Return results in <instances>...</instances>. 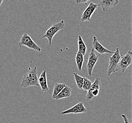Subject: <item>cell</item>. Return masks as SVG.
Here are the masks:
<instances>
[{
	"label": "cell",
	"instance_id": "4fadbf2b",
	"mask_svg": "<svg viewBox=\"0 0 132 123\" xmlns=\"http://www.w3.org/2000/svg\"><path fill=\"white\" fill-rule=\"evenodd\" d=\"M72 89L70 87L66 85V86L63 88L62 90L60 92L56 97L55 98L56 100H59V99H65L66 98H68L71 95Z\"/></svg>",
	"mask_w": 132,
	"mask_h": 123
},
{
	"label": "cell",
	"instance_id": "52a82bcc",
	"mask_svg": "<svg viewBox=\"0 0 132 123\" xmlns=\"http://www.w3.org/2000/svg\"><path fill=\"white\" fill-rule=\"evenodd\" d=\"M132 53L131 51L128 52L126 55L121 56L119 63L118 64V67L121 69V71L123 73L126 71V69L132 64Z\"/></svg>",
	"mask_w": 132,
	"mask_h": 123
},
{
	"label": "cell",
	"instance_id": "d6986e66",
	"mask_svg": "<svg viewBox=\"0 0 132 123\" xmlns=\"http://www.w3.org/2000/svg\"><path fill=\"white\" fill-rule=\"evenodd\" d=\"M121 116H122V117H123V121H124V123H130V122H129L128 119V118H127V116H126V115H125V114H122Z\"/></svg>",
	"mask_w": 132,
	"mask_h": 123
},
{
	"label": "cell",
	"instance_id": "ac0fdd59",
	"mask_svg": "<svg viewBox=\"0 0 132 123\" xmlns=\"http://www.w3.org/2000/svg\"><path fill=\"white\" fill-rule=\"evenodd\" d=\"M92 84V81L89 80L88 79L84 77V81H83L82 89L84 90L88 91L89 90Z\"/></svg>",
	"mask_w": 132,
	"mask_h": 123
},
{
	"label": "cell",
	"instance_id": "9c48e42d",
	"mask_svg": "<svg viewBox=\"0 0 132 123\" xmlns=\"http://www.w3.org/2000/svg\"><path fill=\"white\" fill-rule=\"evenodd\" d=\"M87 108L85 107L83 102H79L71 108L65 111L61 112V114L66 115L69 114H81L87 112Z\"/></svg>",
	"mask_w": 132,
	"mask_h": 123
},
{
	"label": "cell",
	"instance_id": "277c9868",
	"mask_svg": "<svg viewBox=\"0 0 132 123\" xmlns=\"http://www.w3.org/2000/svg\"><path fill=\"white\" fill-rule=\"evenodd\" d=\"M101 87V80L99 77H96L95 81L91 85L89 90L87 91L86 99L87 101L95 99L99 95Z\"/></svg>",
	"mask_w": 132,
	"mask_h": 123
},
{
	"label": "cell",
	"instance_id": "7c38bea8",
	"mask_svg": "<svg viewBox=\"0 0 132 123\" xmlns=\"http://www.w3.org/2000/svg\"><path fill=\"white\" fill-rule=\"evenodd\" d=\"M38 82L42 91L46 92L48 90L46 70H44L42 72L41 74L38 78Z\"/></svg>",
	"mask_w": 132,
	"mask_h": 123
},
{
	"label": "cell",
	"instance_id": "5bb4252c",
	"mask_svg": "<svg viewBox=\"0 0 132 123\" xmlns=\"http://www.w3.org/2000/svg\"><path fill=\"white\" fill-rule=\"evenodd\" d=\"M78 51L81 53L84 56L86 55L87 51V48L86 45L84 40L82 39V36L79 35L78 37Z\"/></svg>",
	"mask_w": 132,
	"mask_h": 123
},
{
	"label": "cell",
	"instance_id": "9a60e30c",
	"mask_svg": "<svg viewBox=\"0 0 132 123\" xmlns=\"http://www.w3.org/2000/svg\"><path fill=\"white\" fill-rule=\"evenodd\" d=\"M75 60H76V63L78 69L79 71H81L83 63H84V55L82 54L81 53H80L78 51L76 55Z\"/></svg>",
	"mask_w": 132,
	"mask_h": 123
},
{
	"label": "cell",
	"instance_id": "ffe728a7",
	"mask_svg": "<svg viewBox=\"0 0 132 123\" xmlns=\"http://www.w3.org/2000/svg\"><path fill=\"white\" fill-rule=\"evenodd\" d=\"M89 0H76L77 3H86Z\"/></svg>",
	"mask_w": 132,
	"mask_h": 123
},
{
	"label": "cell",
	"instance_id": "3957f363",
	"mask_svg": "<svg viewBox=\"0 0 132 123\" xmlns=\"http://www.w3.org/2000/svg\"><path fill=\"white\" fill-rule=\"evenodd\" d=\"M121 56L119 48H117L112 56L109 57V65L107 72L108 76H110L112 73L115 72L118 70V64Z\"/></svg>",
	"mask_w": 132,
	"mask_h": 123
},
{
	"label": "cell",
	"instance_id": "e0dca14e",
	"mask_svg": "<svg viewBox=\"0 0 132 123\" xmlns=\"http://www.w3.org/2000/svg\"><path fill=\"white\" fill-rule=\"evenodd\" d=\"M73 75L75 78V81L77 84V86L79 89H82L84 77L79 75L77 72H74Z\"/></svg>",
	"mask_w": 132,
	"mask_h": 123
},
{
	"label": "cell",
	"instance_id": "6da1fadb",
	"mask_svg": "<svg viewBox=\"0 0 132 123\" xmlns=\"http://www.w3.org/2000/svg\"><path fill=\"white\" fill-rule=\"evenodd\" d=\"M21 86L23 88L39 86L36 67H35L30 71L24 74L21 81Z\"/></svg>",
	"mask_w": 132,
	"mask_h": 123
},
{
	"label": "cell",
	"instance_id": "ba28073f",
	"mask_svg": "<svg viewBox=\"0 0 132 123\" xmlns=\"http://www.w3.org/2000/svg\"><path fill=\"white\" fill-rule=\"evenodd\" d=\"M99 4L96 3H90L87 8L84 11L82 15H81V21H89L93 13L98 8Z\"/></svg>",
	"mask_w": 132,
	"mask_h": 123
},
{
	"label": "cell",
	"instance_id": "2e32d148",
	"mask_svg": "<svg viewBox=\"0 0 132 123\" xmlns=\"http://www.w3.org/2000/svg\"><path fill=\"white\" fill-rule=\"evenodd\" d=\"M66 84L64 83H56L54 84L53 91L52 95V97L55 99L56 96L60 93V91L62 90L63 88L66 86Z\"/></svg>",
	"mask_w": 132,
	"mask_h": 123
},
{
	"label": "cell",
	"instance_id": "30bf717a",
	"mask_svg": "<svg viewBox=\"0 0 132 123\" xmlns=\"http://www.w3.org/2000/svg\"><path fill=\"white\" fill-rule=\"evenodd\" d=\"M93 48L95 51H96L100 54H103L105 53L108 54H114V52L110 51L108 49L103 46L98 41V39L96 36H93V42H92Z\"/></svg>",
	"mask_w": 132,
	"mask_h": 123
},
{
	"label": "cell",
	"instance_id": "8fae6325",
	"mask_svg": "<svg viewBox=\"0 0 132 123\" xmlns=\"http://www.w3.org/2000/svg\"><path fill=\"white\" fill-rule=\"evenodd\" d=\"M120 0H99V5L101 6L102 11L105 12L109 8L117 6Z\"/></svg>",
	"mask_w": 132,
	"mask_h": 123
},
{
	"label": "cell",
	"instance_id": "8992f818",
	"mask_svg": "<svg viewBox=\"0 0 132 123\" xmlns=\"http://www.w3.org/2000/svg\"><path fill=\"white\" fill-rule=\"evenodd\" d=\"M98 60V56L96 55L95 51L93 48H92L89 55L88 59L87 61V68L88 75L92 76L93 69L95 66L97 61Z\"/></svg>",
	"mask_w": 132,
	"mask_h": 123
},
{
	"label": "cell",
	"instance_id": "5b68a950",
	"mask_svg": "<svg viewBox=\"0 0 132 123\" xmlns=\"http://www.w3.org/2000/svg\"><path fill=\"white\" fill-rule=\"evenodd\" d=\"M18 45L20 48H21L22 46H26L28 48H30L38 52H40L42 50V49L26 33H24L21 36L20 40L19 42Z\"/></svg>",
	"mask_w": 132,
	"mask_h": 123
},
{
	"label": "cell",
	"instance_id": "44dd1931",
	"mask_svg": "<svg viewBox=\"0 0 132 123\" xmlns=\"http://www.w3.org/2000/svg\"><path fill=\"white\" fill-rule=\"evenodd\" d=\"M3 0H0V6L1 5V4H2L3 3Z\"/></svg>",
	"mask_w": 132,
	"mask_h": 123
},
{
	"label": "cell",
	"instance_id": "7a4b0ae2",
	"mask_svg": "<svg viewBox=\"0 0 132 123\" xmlns=\"http://www.w3.org/2000/svg\"><path fill=\"white\" fill-rule=\"evenodd\" d=\"M65 22L63 20H62L60 22H59L57 23H55L52 25L51 27H50L48 30H47L45 34L42 38H47L48 39L49 44L50 45H51L52 39L55 34H57L59 31L63 29L65 27Z\"/></svg>",
	"mask_w": 132,
	"mask_h": 123
}]
</instances>
